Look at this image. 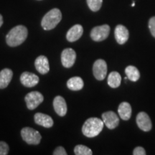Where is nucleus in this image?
<instances>
[{
  "mask_svg": "<svg viewBox=\"0 0 155 155\" xmlns=\"http://www.w3.org/2000/svg\"><path fill=\"white\" fill-rule=\"evenodd\" d=\"M28 35V29L24 25H17L9 30L6 36V42L10 47H17L25 41Z\"/></svg>",
  "mask_w": 155,
  "mask_h": 155,
  "instance_id": "obj_1",
  "label": "nucleus"
},
{
  "mask_svg": "<svg viewBox=\"0 0 155 155\" xmlns=\"http://www.w3.org/2000/svg\"><path fill=\"white\" fill-rule=\"evenodd\" d=\"M104 123L103 120L98 119V118H89L83 124L82 132L83 135L89 137V138L95 137L101 132L104 129Z\"/></svg>",
  "mask_w": 155,
  "mask_h": 155,
  "instance_id": "obj_2",
  "label": "nucleus"
},
{
  "mask_svg": "<svg viewBox=\"0 0 155 155\" xmlns=\"http://www.w3.org/2000/svg\"><path fill=\"white\" fill-rule=\"evenodd\" d=\"M62 19V13L59 9L54 8L50 10L43 17L41 26L45 30H51L55 28Z\"/></svg>",
  "mask_w": 155,
  "mask_h": 155,
  "instance_id": "obj_3",
  "label": "nucleus"
},
{
  "mask_svg": "<svg viewBox=\"0 0 155 155\" xmlns=\"http://www.w3.org/2000/svg\"><path fill=\"white\" fill-rule=\"evenodd\" d=\"M22 138L27 144L38 145L40 144L42 137L39 131L30 127H25L21 130Z\"/></svg>",
  "mask_w": 155,
  "mask_h": 155,
  "instance_id": "obj_4",
  "label": "nucleus"
},
{
  "mask_svg": "<svg viewBox=\"0 0 155 155\" xmlns=\"http://www.w3.org/2000/svg\"><path fill=\"white\" fill-rule=\"evenodd\" d=\"M110 27L108 25L95 27L91 32V38L96 42H101L106 40L109 35Z\"/></svg>",
  "mask_w": 155,
  "mask_h": 155,
  "instance_id": "obj_5",
  "label": "nucleus"
},
{
  "mask_svg": "<svg viewBox=\"0 0 155 155\" xmlns=\"http://www.w3.org/2000/svg\"><path fill=\"white\" fill-rule=\"evenodd\" d=\"M44 97L38 91H32L25 96V101L27 107L30 110H34L43 101Z\"/></svg>",
  "mask_w": 155,
  "mask_h": 155,
  "instance_id": "obj_6",
  "label": "nucleus"
},
{
  "mask_svg": "<svg viewBox=\"0 0 155 155\" xmlns=\"http://www.w3.org/2000/svg\"><path fill=\"white\" fill-rule=\"evenodd\" d=\"M93 73L97 80H104L107 74V64L106 61L102 59H98L95 61L93 66Z\"/></svg>",
  "mask_w": 155,
  "mask_h": 155,
  "instance_id": "obj_7",
  "label": "nucleus"
},
{
  "mask_svg": "<svg viewBox=\"0 0 155 155\" xmlns=\"http://www.w3.org/2000/svg\"><path fill=\"white\" fill-rule=\"evenodd\" d=\"M76 59V53L72 48H66L61 53V63L65 68H71Z\"/></svg>",
  "mask_w": 155,
  "mask_h": 155,
  "instance_id": "obj_8",
  "label": "nucleus"
},
{
  "mask_svg": "<svg viewBox=\"0 0 155 155\" xmlns=\"http://www.w3.org/2000/svg\"><path fill=\"white\" fill-rule=\"evenodd\" d=\"M102 120L109 129H115L119 124V118L114 111H107L103 114Z\"/></svg>",
  "mask_w": 155,
  "mask_h": 155,
  "instance_id": "obj_9",
  "label": "nucleus"
},
{
  "mask_svg": "<svg viewBox=\"0 0 155 155\" xmlns=\"http://www.w3.org/2000/svg\"><path fill=\"white\" fill-rule=\"evenodd\" d=\"M137 124L139 129L144 131H149L152 129V124L148 114L145 112H140L137 116Z\"/></svg>",
  "mask_w": 155,
  "mask_h": 155,
  "instance_id": "obj_10",
  "label": "nucleus"
},
{
  "mask_svg": "<svg viewBox=\"0 0 155 155\" xmlns=\"http://www.w3.org/2000/svg\"><path fill=\"white\" fill-rule=\"evenodd\" d=\"M20 81L22 85L28 88H32L35 86L40 81L38 75L30 72H24L20 76Z\"/></svg>",
  "mask_w": 155,
  "mask_h": 155,
  "instance_id": "obj_11",
  "label": "nucleus"
},
{
  "mask_svg": "<svg viewBox=\"0 0 155 155\" xmlns=\"http://www.w3.org/2000/svg\"><path fill=\"white\" fill-rule=\"evenodd\" d=\"M114 35L118 43L123 45L126 43L129 39V30L124 25H119L116 27L115 30H114Z\"/></svg>",
  "mask_w": 155,
  "mask_h": 155,
  "instance_id": "obj_12",
  "label": "nucleus"
},
{
  "mask_svg": "<svg viewBox=\"0 0 155 155\" xmlns=\"http://www.w3.org/2000/svg\"><path fill=\"white\" fill-rule=\"evenodd\" d=\"M35 66L37 71L41 74L44 75L49 72L50 65L47 57L45 55H40L35 61Z\"/></svg>",
  "mask_w": 155,
  "mask_h": 155,
  "instance_id": "obj_13",
  "label": "nucleus"
},
{
  "mask_svg": "<svg viewBox=\"0 0 155 155\" xmlns=\"http://www.w3.org/2000/svg\"><path fill=\"white\" fill-rule=\"evenodd\" d=\"M53 107L55 111L57 113L58 116H64L67 114V104L64 98L58 96L54 98L53 101Z\"/></svg>",
  "mask_w": 155,
  "mask_h": 155,
  "instance_id": "obj_14",
  "label": "nucleus"
},
{
  "mask_svg": "<svg viewBox=\"0 0 155 155\" xmlns=\"http://www.w3.org/2000/svg\"><path fill=\"white\" fill-rule=\"evenodd\" d=\"M83 33V28L81 25H75L68 31L66 38L68 41L73 42L81 38Z\"/></svg>",
  "mask_w": 155,
  "mask_h": 155,
  "instance_id": "obj_15",
  "label": "nucleus"
},
{
  "mask_svg": "<svg viewBox=\"0 0 155 155\" xmlns=\"http://www.w3.org/2000/svg\"><path fill=\"white\" fill-rule=\"evenodd\" d=\"M34 119L37 124L45 128H51L53 126V119L47 114L37 113L34 116Z\"/></svg>",
  "mask_w": 155,
  "mask_h": 155,
  "instance_id": "obj_16",
  "label": "nucleus"
},
{
  "mask_svg": "<svg viewBox=\"0 0 155 155\" xmlns=\"http://www.w3.org/2000/svg\"><path fill=\"white\" fill-rule=\"evenodd\" d=\"M12 76L13 72L10 69L5 68L0 71V89H4L8 86Z\"/></svg>",
  "mask_w": 155,
  "mask_h": 155,
  "instance_id": "obj_17",
  "label": "nucleus"
},
{
  "mask_svg": "<svg viewBox=\"0 0 155 155\" xmlns=\"http://www.w3.org/2000/svg\"><path fill=\"white\" fill-rule=\"evenodd\" d=\"M118 112L121 119L127 121L131 118V106L128 102H122L118 108Z\"/></svg>",
  "mask_w": 155,
  "mask_h": 155,
  "instance_id": "obj_18",
  "label": "nucleus"
},
{
  "mask_svg": "<svg viewBox=\"0 0 155 155\" xmlns=\"http://www.w3.org/2000/svg\"><path fill=\"white\" fill-rule=\"evenodd\" d=\"M84 83L81 77H72L68 81L67 86L70 90L80 91L83 88Z\"/></svg>",
  "mask_w": 155,
  "mask_h": 155,
  "instance_id": "obj_19",
  "label": "nucleus"
},
{
  "mask_svg": "<svg viewBox=\"0 0 155 155\" xmlns=\"http://www.w3.org/2000/svg\"><path fill=\"white\" fill-rule=\"evenodd\" d=\"M121 82V75L116 71H113L108 77V84L111 88H116L120 86Z\"/></svg>",
  "mask_w": 155,
  "mask_h": 155,
  "instance_id": "obj_20",
  "label": "nucleus"
},
{
  "mask_svg": "<svg viewBox=\"0 0 155 155\" xmlns=\"http://www.w3.org/2000/svg\"><path fill=\"white\" fill-rule=\"evenodd\" d=\"M125 73L127 74V78H129L133 82L137 81L140 78V73H139V70L133 65H129L127 67V68L125 69Z\"/></svg>",
  "mask_w": 155,
  "mask_h": 155,
  "instance_id": "obj_21",
  "label": "nucleus"
},
{
  "mask_svg": "<svg viewBox=\"0 0 155 155\" xmlns=\"http://www.w3.org/2000/svg\"><path fill=\"white\" fill-rule=\"evenodd\" d=\"M74 153L76 155H92L93 152L91 149L84 145H77L74 148Z\"/></svg>",
  "mask_w": 155,
  "mask_h": 155,
  "instance_id": "obj_22",
  "label": "nucleus"
},
{
  "mask_svg": "<svg viewBox=\"0 0 155 155\" xmlns=\"http://www.w3.org/2000/svg\"><path fill=\"white\" fill-rule=\"evenodd\" d=\"M89 9L93 12H97L102 6L103 0H86Z\"/></svg>",
  "mask_w": 155,
  "mask_h": 155,
  "instance_id": "obj_23",
  "label": "nucleus"
},
{
  "mask_svg": "<svg viewBox=\"0 0 155 155\" xmlns=\"http://www.w3.org/2000/svg\"><path fill=\"white\" fill-rule=\"evenodd\" d=\"M9 151V147L5 141H0V155L8 154Z\"/></svg>",
  "mask_w": 155,
  "mask_h": 155,
  "instance_id": "obj_24",
  "label": "nucleus"
},
{
  "mask_svg": "<svg viewBox=\"0 0 155 155\" xmlns=\"http://www.w3.org/2000/svg\"><path fill=\"white\" fill-rule=\"evenodd\" d=\"M149 28L152 36L155 38V17H152L149 21Z\"/></svg>",
  "mask_w": 155,
  "mask_h": 155,
  "instance_id": "obj_25",
  "label": "nucleus"
},
{
  "mask_svg": "<svg viewBox=\"0 0 155 155\" xmlns=\"http://www.w3.org/2000/svg\"><path fill=\"white\" fill-rule=\"evenodd\" d=\"M53 154V155H67V152L63 147H58Z\"/></svg>",
  "mask_w": 155,
  "mask_h": 155,
  "instance_id": "obj_26",
  "label": "nucleus"
},
{
  "mask_svg": "<svg viewBox=\"0 0 155 155\" xmlns=\"http://www.w3.org/2000/svg\"><path fill=\"white\" fill-rule=\"evenodd\" d=\"M134 155H145L146 154V152L143 147H137L134 150L133 152Z\"/></svg>",
  "mask_w": 155,
  "mask_h": 155,
  "instance_id": "obj_27",
  "label": "nucleus"
},
{
  "mask_svg": "<svg viewBox=\"0 0 155 155\" xmlns=\"http://www.w3.org/2000/svg\"><path fill=\"white\" fill-rule=\"evenodd\" d=\"M2 25H3V17L2 16V15H0V28H1Z\"/></svg>",
  "mask_w": 155,
  "mask_h": 155,
  "instance_id": "obj_28",
  "label": "nucleus"
},
{
  "mask_svg": "<svg viewBox=\"0 0 155 155\" xmlns=\"http://www.w3.org/2000/svg\"><path fill=\"white\" fill-rule=\"evenodd\" d=\"M131 6H132V7H134V6H135V3L133 2V4H132V5H131Z\"/></svg>",
  "mask_w": 155,
  "mask_h": 155,
  "instance_id": "obj_29",
  "label": "nucleus"
}]
</instances>
